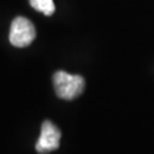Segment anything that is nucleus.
<instances>
[{"label": "nucleus", "mask_w": 154, "mask_h": 154, "mask_svg": "<svg viewBox=\"0 0 154 154\" xmlns=\"http://www.w3.org/2000/svg\"><path fill=\"white\" fill-rule=\"evenodd\" d=\"M30 5L46 16H51L55 13L54 0H30Z\"/></svg>", "instance_id": "4"}, {"label": "nucleus", "mask_w": 154, "mask_h": 154, "mask_svg": "<svg viewBox=\"0 0 154 154\" xmlns=\"http://www.w3.org/2000/svg\"><path fill=\"white\" fill-rule=\"evenodd\" d=\"M56 95L62 99L71 100L79 97L85 89V79L81 75L70 74L65 71H57L53 75Z\"/></svg>", "instance_id": "1"}, {"label": "nucleus", "mask_w": 154, "mask_h": 154, "mask_svg": "<svg viewBox=\"0 0 154 154\" xmlns=\"http://www.w3.org/2000/svg\"><path fill=\"white\" fill-rule=\"evenodd\" d=\"M61 131L50 121H44L41 126V134L35 144V149L39 153L46 154L60 147Z\"/></svg>", "instance_id": "3"}, {"label": "nucleus", "mask_w": 154, "mask_h": 154, "mask_svg": "<svg viewBox=\"0 0 154 154\" xmlns=\"http://www.w3.org/2000/svg\"><path fill=\"white\" fill-rule=\"evenodd\" d=\"M35 28L33 23L25 17H16L11 22L9 41L15 47H26L35 39Z\"/></svg>", "instance_id": "2"}]
</instances>
